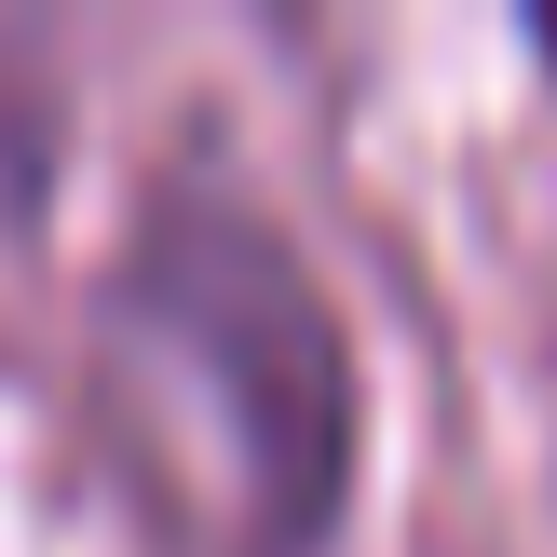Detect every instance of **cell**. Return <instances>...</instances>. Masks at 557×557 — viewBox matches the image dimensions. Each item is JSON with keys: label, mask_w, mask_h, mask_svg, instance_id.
<instances>
[{"label": "cell", "mask_w": 557, "mask_h": 557, "mask_svg": "<svg viewBox=\"0 0 557 557\" xmlns=\"http://www.w3.org/2000/svg\"><path fill=\"white\" fill-rule=\"evenodd\" d=\"M531 54H544V69H557V14H531Z\"/></svg>", "instance_id": "cell-3"}, {"label": "cell", "mask_w": 557, "mask_h": 557, "mask_svg": "<svg viewBox=\"0 0 557 557\" xmlns=\"http://www.w3.org/2000/svg\"><path fill=\"white\" fill-rule=\"evenodd\" d=\"M109 326L150 368L190 381L205 449L259 557H299L354 490V341L326 313L313 259L245 190H150L109 259Z\"/></svg>", "instance_id": "cell-1"}, {"label": "cell", "mask_w": 557, "mask_h": 557, "mask_svg": "<svg viewBox=\"0 0 557 557\" xmlns=\"http://www.w3.org/2000/svg\"><path fill=\"white\" fill-rule=\"evenodd\" d=\"M69 163V109L41 96V69H27V41L0 27V205H27V190Z\"/></svg>", "instance_id": "cell-2"}]
</instances>
